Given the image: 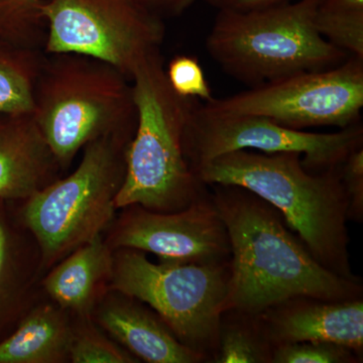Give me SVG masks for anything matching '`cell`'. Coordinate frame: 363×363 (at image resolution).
Listing matches in <instances>:
<instances>
[{
    "label": "cell",
    "mask_w": 363,
    "mask_h": 363,
    "mask_svg": "<svg viewBox=\"0 0 363 363\" xmlns=\"http://www.w3.org/2000/svg\"><path fill=\"white\" fill-rule=\"evenodd\" d=\"M210 187L231 247L227 310L259 315L295 297L362 298L360 279L343 278L318 262L276 208L238 186Z\"/></svg>",
    "instance_id": "cell-1"
},
{
    "label": "cell",
    "mask_w": 363,
    "mask_h": 363,
    "mask_svg": "<svg viewBox=\"0 0 363 363\" xmlns=\"http://www.w3.org/2000/svg\"><path fill=\"white\" fill-rule=\"evenodd\" d=\"M193 171L204 185L247 189L276 208L318 262L345 279L351 269L348 199L337 168L311 173L295 152L235 150L203 162Z\"/></svg>",
    "instance_id": "cell-2"
},
{
    "label": "cell",
    "mask_w": 363,
    "mask_h": 363,
    "mask_svg": "<svg viewBox=\"0 0 363 363\" xmlns=\"http://www.w3.org/2000/svg\"><path fill=\"white\" fill-rule=\"evenodd\" d=\"M130 81L138 119L126 150L116 209L140 205L156 212L179 211L207 192L184 150L189 117L197 100L173 90L160 51L135 66Z\"/></svg>",
    "instance_id": "cell-3"
},
{
    "label": "cell",
    "mask_w": 363,
    "mask_h": 363,
    "mask_svg": "<svg viewBox=\"0 0 363 363\" xmlns=\"http://www.w3.org/2000/svg\"><path fill=\"white\" fill-rule=\"evenodd\" d=\"M32 113L61 169L95 140L133 138L138 119L130 79L106 62L74 52H45Z\"/></svg>",
    "instance_id": "cell-4"
},
{
    "label": "cell",
    "mask_w": 363,
    "mask_h": 363,
    "mask_svg": "<svg viewBox=\"0 0 363 363\" xmlns=\"http://www.w3.org/2000/svg\"><path fill=\"white\" fill-rule=\"evenodd\" d=\"M321 0H295L247 11L220 9L206 49L227 75L248 87L338 66L350 55L318 33Z\"/></svg>",
    "instance_id": "cell-5"
},
{
    "label": "cell",
    "mask_w": 363,
    "mask_h": 363,
    "mask_svg": "<svg viewBox=\"0 0 363 363\" xmlns=\"http://www.w3.org/2000/svg\"><path fill=\"white\" fill-rule=\"evenodd\" d=\"M131 138L107 136L89 143L73 173L26 200L23 221L39 245L42 267L55 266L111 225Z\"/></svg>",
    "instance_id": "cell-6"
},
{
    "label": "cell",
    "mask_w": 363,
    "mask_h": 363,
    "mask_svg": "<svg viewBox=\"0 0 363 363\" xmlns=\"http://www.w3.org/2000/svg\"><path fill=\"white\" fill-rule=\"evenodd\" d=\"M229 262L154 264L145 252L118 248L108 292L145 303L182 343L214 360L222 314L228 309Z\"/></svg>",
    "instance_id": "cell-7"
},
{
    "label": "cell",
    "mask_w": 363,
    "mask_h": 363,
    "mask_svg": "<svg viewBox=\"0 0 363 363\" xmlns=\"http://www.w3.org/2000/svg\"><path fill=\"white\" fill-rule=\"evenodd\" d=\"M43 13L45 54L85 55L130 79L166 37L164 20L135 0H43Z\"/></svg>",
    "instance_id": "cell-8"
},
{
    "label": "cell",
    "mask_w": 363,
    "mask_h": 363,
    "mask_svg": "<svg viewBox=\"0 0 363 363\" xmlns=\"http://www.w3.org/2000/svg\"><path fill=\"white\" fill-rule=\"evenodd\" d=\"M203 106L224 114L264 116L294 130L348 128L363 108V59L350 56L324 70L304 72Z\"/></svg>",
    "instance_id": "cell-9"
},
{
    "label": "cell",
    "mask_w": 363,
    "mask_h": 363,
    "mask_svg": "<svg viewBox=\"0 0 363 363\" xmlns=\"http://www.w3.org/2000/svg\"><path fill=\"white\" fill-rule=\"evenodd\" d=\"M363 147L359 123L336 133L294 130L264 116L210 111L196 101L184 136V150L191 168L235 150L266 154L295 152L311 173L337 168L353 150Z\"/></svg>",
    "instance_id": "cell-10"
},
{
    "label": "cell",
    "mask_w": 363,
    "mask_h": 363,
    "mask_svg": "<svg viewBox=\"0 0 363 363\" xmlns=\"http://www.w3.org/2000/svg\"><path fill=\"white\" fill-rule=\"evenodd\" d=\"M124 209L106 240L112 250H140L169 264H223L230 260L226 227L209 192L179 211L156 212L140 205Z\"/></svg>",
    "instance_id": "cell-11"
},
{
    "label": "cell",
    "mask_w": 363,
    "mask_h": 363,
    "mask_svg": "<svg viewBox=\"0 0 363 363\" xmlns=\"http://www.w3.org/2000/svg\"><path fill=\"white\" fill-rule=\"evenodd\" d=\"M257 316L274 347L297 342H331L347 346L362 357V298H291Z\"/></svg>",
    "instance_id": "cell-12"
},
{
    "label": "cell",
    "mask_w": 363,
    "mask_h": 363,
    "mask_svg": "<svg viewBox=\"0 0 363 363\" xmlns=\"http://www.w3.org/2000/svg\"><path fill=\"white\" fill-rule=\"evenodd\" d=\"M116 293V292H113ZM95 308V320L116 343L138 360L149 363L209 362L181 342L156 313L135 298L116 293Z\"/></svg>",
    "instance_id": "cell-13"
},
{
    "label": "cell",
    "mask_w": 363,
    "mask_h": 363,
    "mask_svg": "<svg viewBox=\"0 0 363 363\" xmlns=\"http://www.w3.org/2000/svg\"><path fill=\"white\" fill-rule=\"evenodd\" d=\"M0 116V199L26 200L61 168L32 112Z\"/></svg>",
    "instance_id": "cell-14"
},
{
    "label": "cell",
    "mask_w": 363,
    "mask_h": 363,
    "mask_svg": "<svg viewBox=\"0 0 363 363\" xmlns=\"http://www.w3.org/2000/svg\"><path fill=\"white\" fill-rule=\"evenodd\" d=\"M43 281L45 293L67 312L87 319L108 293L113 250L98 236L52 266Z\"/></svg>",
    "instance_id": "cell-15"
},
{
    "label": "cell",
    "mask_w": 363,
    "mask_h": 363,
    "mask_svg": "<svg viewBox=\"0 0 363 363\" xmlns=\"http://www.w3.org/2000/svg\"><path fill=\"white\" fill-rule=\"evenodd\" d=\"M73 327L58 305H39L0 342V363H61L69 360Z\"/></svg>",
    "instance_id": "cell-16"
},
{
    "label": "cell",
    "mask_w": 363,
    "mask_h": 363,
    "mask_svg": "<svg viewBox=\"0 0 363 363\" xmlns=\"http://www.w3.org/2000/svg\"><path fill=\"white\" fill-rule=\"evenodd\" d=\"M45 52L9 42L0 45V113L32 112L33 89Z\"/></svg>",
    "instance_id": "cell-17"
},
{
    "label": "cell",
    "mask_w": 363,
    "mask_h": 363,
    "mask_svg": "<svg viewBox=\"0 0 363 363\" xmlns=\"http://www.w3.org/2000/svg\"><path fill=\"white\" fill-rule=\"evenodd\" d=\"M274 348L257 315L233 309L222 314L214 362L272 363Z\"/></svg>",
    "instance_id": "cell-18"
},
{
    "label": "cell",
    "mask_w": 363,
    "mask_h": 363,
    "mask_svg": "<svg viewBox=\"0 0 363 363\" xmlns=\"http://www.w3.org/2000/svg\"><path fill=\"white\" fill-rule=\"evenodd\" d=\"M81 327L73 328L69 360L73 363H136L140 362L123 346L107 338L90 324L89 318Z\"/></svg>",
    "instance_id": "cell-19"
},
{
    "label": "cell",
    "mask_w": 363,
    "mask_h": 363,
    "mask_svg": "<svg viewBox=\"0 0 363 363\" xmlns=\"http://www.w3.org/2000/svg\"><path fill=\"white\" fill-rule=\"evenodd\" d=\"M362 358L347 346L331 342L283 344L272 353V363H357Z\"/></svg>",
    "instance_id": "cell-20"
},
{
    "label": "cell",
    "mask_w": 363,
    "mask_h": 363,
    "mask_svg": "<svg viewBox=\"0 0 363 363\" xmlns=\"http://www.w3.org/2000/svg\"><path fill=\"white\" fill-rule=\"evenodd\" d=\"M166 75L169 84L181 96L199 98L205 102L214 98L204 71L195 57L186 55L174 57L166 68Z\"/></svg>",
    "instance_id": "cell-21"
},
{
    "label": "cell",
    "mask_w": 363,
    "mask_h": 363,
    "mask_svg": "<svg viewBox=\"0 0 363 363\" xmlns=\"http://www.w3.org/2000/svg\"><path fill=\"white\" fill-rule=\"evenodd\" d=\"M340 176L348 199V220L363 219V147L353 150L340 164Z\"/></svg>",
    "instance_id": "cell-22"
},
{
    "label": "cell",
    "mask_w": 363,
    "mask_h": 363,
    "mask_svg": "<svg viewBox=\"0 0 363 363\" xmlns=\"http://www.w3.org/2000/svg\"><path fill=\"white\" fill-rule=\"evenodd\" d=\"M316 21L363 23V0H321Z\"/></svg>",
    "instance_id": "cell-23"
},
{
    "label": "cell",
    "mask_w": 363,
    "mask_h": 363,
    "mask_svg": "<svg viewBox=\"0 0 363 363\" xmlns=\"http://www.w3.org/2000/svg\"><path fill=\"white\" fill-rule=\"evenodd\" d=\"M162 20L175 18L185 13L197 0H135Z\"/></svg>",
    "instance_id": "cell-24"
},
{
    "label": "cell",
    "mask_w": 363,
    "mask_h": 363,
    "mask_svg": "<svg viewBox=\"0 0 363 363\" xmlns=\"http://www.w3.org/2000/svg\"><path fill=\"white\" fill-rule=\"evenodd\" d=\"M210 6L216 7L218 11H247L252 9H266L279 4H288L295 0H206Z\"/></svg>",
    "instance_id": "cell-25"
},
{
    "label": "cell",
    "mask_w": 363,
    "mask_h": 363,
    "mask_svg": "<svg viewBox=\"0 0 363 363\" xmlns=\"http://www.w3.org/2000/svg\"><path fill=\"white\" fill-rule=\"evenodd\" d=\"M9 255H11V240L4 222L0 221V284L4 281L7 264H9Z\"/></svg>",
    "instance_id": "cell-26"
}]
</instances>
